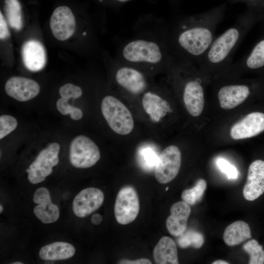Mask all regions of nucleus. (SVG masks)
Instances as JSON below:
<instances>
[{
    "instance_id": "nucleus-23",
    "label": "nucleus",
    "mask_w": 264,
    "mask_h": 264,
    "mask_svg": "<svg viewBox=\"0 0 264 264\" xmlns=\"http://www.w3.org/2000/svg\"><path fill=\"white\" fill-rule=\"evenodd\" d=\"M251 237L249 225L242 220L236 221L227 226L223 235L224 242L229 246L238 245Z\"/></svg>"
},
{
    "instance_id": "nucleus-12",
    "label": "nucleus",
    "mask_w": 264,
    "mask_h": 264,
    "mask_svg": "<svg viewBox=\"0 0 264 264\" xmlns=\"http://www.w3.org/2000/svg\"><path fill=\"white\" fill-rule=\"evenodd\" d=\"M264 131V113L253 112L245 115L234 124L230 130V136L235 140L255 136Z\"/></svg>"
},
{
    "instance_id": "nucleus-37",
    "label": "nucleus",
    "mask_w": 264,
    "mask_h": 264,
    "mask_svg": "<svg viewBox=\"0 0 264 264\" xmlns=\"http://www.w3.org/2000/svg\"><path fill=\"white\" fill-rule=\"evenodd\" d=\"M116 0L120 2H125L129 1L131 0Z\"/></svg>"
},
{
    "instance_id": "nucleus-20",
    "label": "nucleus",
    "mask_w": 264,
    "mask_h": 264,
    "mask_svg": "<svg viewBox=\"0 0 264 264\" xmlns=\"http://www.w3.org/2000/svg\"><path fill=\"white\" fill-rule=\"evenodd\" d=\"M264 67V39L254 46L250 53L231 64L227 71L242 72L246 70L258 69Z\"/></svg>"
},
{
    "instance_id": "nucleus-11",
    "label": "nucleus",
    "mask_w": 264,
    "mask_h": 264,
    "mask_svg": "<svg viewBox=\"0 0 264 264\" xmlns=\"http://www.w3.org/2000/svg\"><path fill=\"white\" fill-rule=\"evenodd\" d=\"M50 27L53 36L58 40L69 39L76 27L75 19L70 9L66 6L56 8L50 18Z\"/></svg>"
},
{
    "instance_id": "nucleus-18",
    "label": "nucleus",
    "mask_w": 264,
    "mask_h": 264,
    "mask_svg": "<svg viewBox=\"0 0 264 264\" xmlns=\"http://www.w3.org/2000/svg\"><path fill=\"white\" fill-rule=\"evenodd\" d=\"M191 212L190 205L183 200L176 202L171 206L170 215L166 221L167 229L171 235L178 237L186 230Z\"/></svg>"
},
{
    "instance_id": "nucleus-19",
    "label": "nucleus",
    "mask_w": 264,
    "mask_h": 264,
    "mask_svg": "<svg viewBox=\"0 0 264 264\" xmlns=\"http://www.w3.org/2000/svg\"><path fill=\"white\" fill-rule=\"evenodd\" d=\"M22 56L24 66L30 71H39L45 65V49L37 40H31L24 44L22 49Z\"/></svg>"
},
{
    "instance_id": "nucleus-32",
    "label": "nucleus",
    "mask_w": 264,
    "mask_h": 264,
    "mask_svg": "<svg viewBox=\"0 0 264 264\" xmlns=\"http://www.w3.org/2000/svg\"><path fill=\"white\" fill-rule=\"evenodd\" d=\"M9 36V31L6 22L2 14L0 13V38L1 40L5 39Z\"/></svg>"
},
{
    "instance_id": "nucleus-4",
    "label": "nucleus",
    "mask_w": 264,
    "mask_h": 264,
    "mask_svg": "<svg viewBox=\"0 0 264 264\" xmlns=\"http://www.w3.org/2000/svg\"><path fill=\"white\" fill-rule=\"evenodd\" d=\"M101 110L110 129L122 135L130 133L134 128L132 115L128 108L118 98L107 95L102 100Z\"/></svg>"
},
{
    "instance_id": "nucleus-34",
    "label": "nucleus",
    "mask_w": 264,
    "mask_h": 264,
    "mask_svg": "<svg viewBox=\"0 0 264 264\" xmlns=\"http://www.w3.org/2000/svg\"><path fill=\"white\" fill-rule=\"evenodd\" d=\"M259 0H226L230 4H235L238 3H244L248 6H250L252 3L258 1Z\"/></svg>"
},
{
    "instance_id": "nucleus-16",
    "label": "nucleus",
    "mask_w": 264,
    "mask_h": 264,
    "mask_svg": "<svg viewBox=\"0 0 264 264\" xmlns=\"http://www.w3.org/2000/svg\"><path fill=\"white\" fill-rule=\"evenodd\" d=\"M250 93V89L246 84H230L220 87L217 95L220 107L230 110L243 103Z\"/></svg>"
},
{
    "instance_id": "nucleus-38",
    "label": "nucleus",
    "mask_w": 264,
    "mask_h": 264,
    "mask_svg": "<svg viewBox=\"0 0 264 264\" xmlns=\"http://www.w3.org/2000/svg\"><path fill=\"white\" fill-rule=\"evenodd\" d=\"M12 264H22L23 263L21 262H13L11 263Z\"/></svg>"
},
{
    "instance_id": "nucleus-36",
    "label": "nucleus",
    "mask_w": 264,
    "mask_h": 264,
    "mask_svg": "<svg viewBox=\"0 0 264 264\" xmlns=\"http://www.w3.org/2000/svg\"><path fill=\"white\" fill-rule=\"evenodd\" d=\"M229 263L221 260H218L212 263V264H228Z\"/></svg>"
},
{
    "instance_id": "nucleus-8",
    "label": "nucleus",
    "mask_w": 264,
    "mask_h": 264,
    "mask_svg": "<svg viewBox=\"0 0 264 264\" xmlns=\"http://www.w3.org/2000/svg\"><path fill=\"white\" fill-rule=\"evenodd\" d=\"M139 200L135 188L130 185L123 187L118 192L114 207L117 221L126 225L132 222L139 211Z\"/></svg>"
},
{
    "instance_id": "nucleus-10",
    "label": "nucleus",
    "mask_w": 264,
    "mask_h": 264,
    "mask_svg": "<svg viewBox=\"0 0 264 264\" xmlns=\"http://www.w3.org/2000/svg\"><path fill=\"white\" fill-rule=\"evenodd\" d=\"M104 200V195L100 189L88 187L81 191L72 202L74 214L79 218L86 217L98 210Z\"/></svg>"
},
{
    "instance_id": "nucleus-14",
    "label": "nucleus",
    "mask_w": 264,
    "mask_h": 264,
    "mask_svg": "<svg viewBox=\"0 0 264 264\" xmlns=\"http://www.w3.org/2000/svg\"><path fill=\"white\" fill-rule=\"evenodd\" d=\"M6 94L22 102L27 101L39 94L40 87L34 80L22 77H12L5 85Z\"/></svg>"
},
{
    "instance_id": "nucleus-3",
    "label": "nucleus",
    "mask_w": 264,
    "mask_h": 264,
    "mask_svg": "<svg viewBox=\"0 0 264 264\" xmlns=\"http://www.w3.org/2000/svg\"><path fill=\"white\" fill-rule=\"evenodd\" d=\"M249 7L239 15L231 27L215 38L198 64L203 71L216 73L227 70L235 52L255 22L254 13Z\"/></svg>"
},
{
    "instance_id": "nucleus-1",
    "label": "nucleus",
    "mask_w": 264,
    "mask_h": 264,
    "mask_svg": "<svg viewBox=\"0 0 264 264\" xmlns=\"http://www.w3.org/2000/svg\"><path fill=\"white\" fill-rule=\"evenodd\" d=\"M133 36L119 45L117 60L139 68L147 73L169 71L176 60L170 50L168 24L154 17L136 21Z\"/></svg>"
},
{
    "instance_id": "nucleus-33",
    "label": "nucleus",
    "mask_w": 264,
    "mask_h": 264,
    "mask_svg": "<svg viewBox=\"0 0 264 264\" xmlns=\"http://www.w3.org/2000/svg\"><path fill=\"white\" fill-rule=\"evenodd\" d=\"M118 264H151L152 262L148 259L141 258L135 260L123 259L120 261Z\"/></svg>"
},
{
    "instance_id": "nucleus-40",
    "label": "nucleus",
    "mask_w": 264,
    "mask_h": 264,
    "mask_svg": "<svg viewBox=\"0 0 264 264\" xmlns=\"http://www.w3.org/2000/svg\"><path fill=\"white\" fill-rule=\"evenodd\" d=\"M168 189V187H167V188L166 189V190L167 191Z\"/></svg>"
},
{
    "instance_id": "nucleus-17",
    "label": "nucleus",
    "mask_w": 264,
    "mask_h": 264,
    "mask_svg": "<svg viewBox=\"0 0 264 264\" xmlns=\"http://www.w3.org/2000/svg\"><path fill=\"white\" fill-rule=\"evenodd\" d=\"M152 88L142 94L141 103L152 120L158 122L170 111L171 108L169 102L160 94V91Z\"/></svg>"
},
{
    "instance_id": "nucleus-28",
    "label": "nucleus",
    "mask_w": 264,
    "mask_h": 264,
    "mask_svg": "<svg viewBox=\"0 0 264 264\" xmlns=\"http://www.w3.org/2000/svg\"><path fill=\"white\" fill-rule=\"evenodd\" d=\"M56 107L58 111L63 115L70 114L71 119L74 120L80 119L83 116V112L79 108L70 105L68 100L60 98L56 103Z\"/></svg>"
},
{
    "instance_id": "nucleus-6",
    "label": "nucleus",
    "mask_w": 264,
    "mask_h": 264,
    "mask_svg": "<svg viewBox=\"0 0 264 264\" xmlns=\"http://www.w3.org/2000/svg\"><path fill=\"white\" fill-rule=\"evenodd\" d=\"M60 145L52 143L42 150L35 160L26 169L28 181L32 184H38L45 180L51 174L53 167L59 163Z\"/></svg>"
},
{
    "instance_id": "nucleus-31",
    "label": "nucleus",
    "mask_w": 264,
    "mask_h": 264,
    "mask_svg": "<svg viewBox=\"0 0 264 264\" xmlns=\"http://www.w3.org/2000/svg\"><path fill=\"white\" fill-rule=\"evenodd\" d=\"M219 169L227 175L229 179H236L239 173L236 168L223 158H219L217 161Z\"/></svg>"
},
{
    "instance_id": "nucleus-2",
    "label": "nucleus",
    "mask_w": 264,
    "mask_h": 264,
    "mask_svg": "<svg viewBox=\"0 0 264 264\" xmlns=\"http://www.w3.org/2000/svg\"><path fill=\"white\" fill-rule=\"evenodd\" d=\"M226 7L225 2L168 24L169 45L176 61L199 63L216 38L215 31L224 17Z\"/></svg>"
},
{
    "instance_id": "nucleus-5",
    "label": "nucleus",
    "mask_w": 264,
    "mask_h": 264,
    "mask_svg": "<svg viewBox=\"0 0 264 264\" xmlns=\"http://www.w3.org/2000/svg\"><path fill=\"white\" fill-rule=\"evenodd\" d=\"M114 61V80L119 88L132 95L142 94L149 88L146 72L117 59Z\"/></svg>"
},
{
    "instance_id": "nucleus-30",
    "label": "nucleus",
    "mask_w": 264,
    "mask_h": 264,
    "mask_svg": "<svg viewBox=\"0 0 264 264\" xmlns=\"http://www.w3.org/2000/svg\"><path fill=\"white\" fill-rule=\"evenodd\" d=\"M59 93L61 97L67 100L71 98L75 99L81 96L82 90L78 86L72 84H66L61 87Z\"/></svg>"
},
{
    "instance_id": "nucleus-39",
    "label": "nucleus",
    "mask_w": 264,
    "mask_h": 264,
    "mask_svg": "<svg viewBox=\"0 0 264 264\" xmlns=\"http://www.w3.org/2000/svg\"><path fill=\"white\" fill-rule=\"evenodd\" d=\"M3 211V206L1 204L0 205V213H1Z\"/></svg>"
},
{
    "instance_id": "nucleus-15",
    "label": "nucleus",
    "mask_w": 264,
    "mask_h": 264,
    "mask_svg": "<svg viewBox=\"0 0 264 264\" xmlns=\"http://www.w3.org/2000/svg\"><path fill=\"white\" fill-rule=\"evenodd\" d=\"M242 192L249 201L256 199L264 193V161L256 160L250 165Z\"/></svg>"
},
{
    "instance_id": "nucleus-9",
    "label": "nucleus",
    "mask_w": 264,
    "mask_h": 264,
    "mask_svg": "<svg viewBox=\"0 0 264 264\" xmlns=\"http://www.w3.org/2000/svg\"><path fill=\"white\" fill-rule=\"evenodd\" d=\"M181 163V154L177 147L170 145L160 154L155 165L154 176L160 183L172 181L178 175Z\"/></svg>"
},
{
    "instance_id": "nucleus-25",
    "label": "nucleus",
    "mask_w": 264,
    "mask_h": 264,
    "mask_svg": "<svg viewBox=\"0 0 264 264\" xmlns=\"http://www.w3.org/2000/svg\"><path fill=\"white\" fill-rule=\"evenodd\" d=\"M177 244L181 248L192 247L196 249L200 248L204 244L203 235L200 232L193 230H186L178 236Z\"/></svg>"
},
{
    "instance_id": "nucleus-29",
    "label": "nucleus",
    "mask_w": 264,
    "mask_h": 264,
    "mask_svg": "<svg viewBox=\"0 0 264 264\" xmlns=\"http://www.w3.org/2000/svg\"><path fill=\"white\" fill-rule=\"evenodd\" d=\"M18 122L14 117L9 115H2L0 117V139H1L17 127Z\"/></svg>"
},
{
    "instance_id": "nucleus-26",
    "label": "nucleus",
    "mask_w": 264,
    "mask_h": 264,
    "mask_svg": "<svg viewBox=\"0 0 264 264\" xmlns=\"http://www.w3.org/2000/svg\"><path fill=\"white\" fill-rule=\"evenodd\" d=\"M207 183L203 179H199L193 188L184 190L181 194L183 201L191 205L195 204L202 198L206 190Z\"/></svg>"
},
{
    "instance_id": "nucleus-24",
    "label": "nucleus",
    "mask_w": 264,
    "mask_h": 264,
    "mask_svg": "<svg viewBox=\"0 0 264 264\" xmlns=\"http://www.w3.org/2000/svg\"><path fill=\"white\" fill-rule=\"evenodd\" d=\"M5 12L10 26L16 30H20L22 26L21 6L18 0H6Z\"/></svg>"
},
{
    "instance_id": "nucleus-13",
    "label": "nucleus",
    "mask_w": 264,
    "mask_h": 264,
    "mask_svg": "<svg viewBox=\"0 0 264 264\" xmlns=\"http://www.w3.org/2000/svg\"><path fill=\"white\" fill-rule=\"evenodd\" d=\"M33 201L38 204L34 207L33 212L42 223H51L58 220L59 209L52 203L50 193L47 188H38L34 193Z\"/></svg>"
},
{
    "instance_id": "nucleus-35",
    "label": "nucleus",
    "mask_w": 264,
    "mask_h": 264,
    "mask_svg": "<svg viewBox=\"0 0 264 264\" xmlns=\"http://www.w3.org/2000/svg\"><path fill=\"white\" fill-rule=\"evenodd\" d=\"M102 221V217L99 214H93L91 219V222L95 225L99 224Z\"/></svg>"
},
{
    "instance_id": "nucleus-27",
    "label": "nucleus",
    "mask_w": 264,
    "mask_h": 264,
    "mask_svg": "<svg viewBox=\"0 0 264 264\" xmlns=\"http://www.w3.org/2000/svg\"><path fill=\"white\" fill-rule=\"evenodd\" d=\"M243 249L250 256L249 264H264V250L262 245L256 240H250L244 243Z\"/></svg>"
},
{
    "instance_id": "nucleus-21",
    "label": "nucleus",
    "mask_w": 264,
    "mask_h": 264,
    "mask_svg": "<svg viewBox=\"0 0 264 264\" xmlns=\"http://www.w3.org/2000/svg\"><path fill=\"white\" fill-rule=\"evenodd\" d=\"M154 261L157 264H178L176 244L171 238L162 237L153 251Z\"/></svg>"
},
{
    "instance_id": "nucleus-7",
    "label": "nucleus",
    "mask_w": 264,
    "mask_h": 264,
    "mask_svg": "<svg viewBox=\"0 0 264 264\" xmlns=\"http://www.w3.org/2000/svg\"><path fill=\"white\" fill-rule=\"evenodd\" d=\"M100 158L97 145L85 135L76 137L70 143L69 161L75 168L85 169L94 165Z\"/></svg>"
},
{
    "instance_id": "nucleus-22",
    "label": "nucleus",
    "mask_w": 264,
    "mask_h": 264,
    "mask_svg": "<svg viewBox=\"0 0 264 264\" xmlns=\"http://www.w3.org/2000/svg\"><path fill=\"white\" fill-rule=\"evenodd\" d=\"M75 248L71 244L56 242L43 246L39 251L40 258L44 261L63 260L74 256Z\"/></svg>"
}]
</instances>
